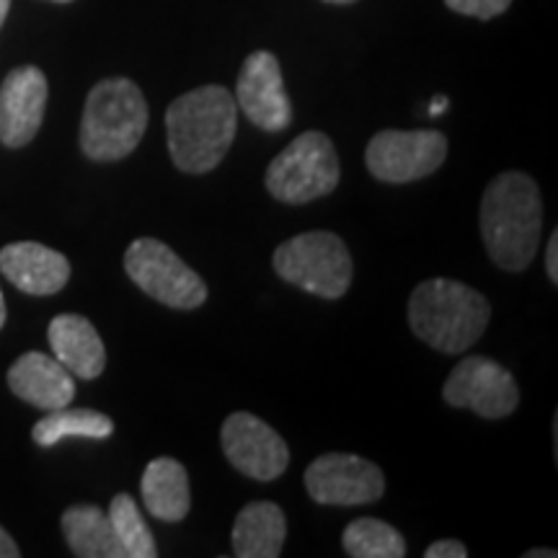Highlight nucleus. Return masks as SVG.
Returning <instances> with one entry per match:
<instances>
[{
  "label": "nucleus",
  "instance_id": "nucleus-1",
  "mask_svg": "<svg viewBox=\"0 0 558 558\" xmlns=\"http://www.w3.org/2000/svg\"><path fill=\"white\" fill-rule=\"evenodd\" d=\"M481 239L505 271H525L535 259L543 230V199L533 177L505 171L481 197Z\"/></svg>",
  "mask_w": 558,
  "mask_h": 558
},
{
  "label": "nucleus",
  "instance_id": "nucleus-2",
  "mask_svg": "<svg viewBox=\"0 0 558 558\" xmlns=\"http://www.w3.org/2000/svg\"><path fill=\"white\" fill-rule=\"evenodd\" d=\"M239 130V104L222 86H202L179 96L166 111L169 153L179 171L202 177L218 169Z\"/></svg>",
  "mask_w": 558,
  "mask_h": 558
},
{
  "label": "nucleus",
  "instance_id": "nucleus-3",
  "mask_svg": "<svg viewBox=\"0 0 558 558\" xmlns=\"http://www.w3.org/2000/svg\"><path fill=\"white\" fill-rule=\"evenodd\" d=\"M488 318V300L458 279H427L409 300L411 331L442 354H463L471 349L484 337Z\"/></svg>",
  "mask_w": 558,
  "mask_h": 558
},
{
  "label": "nucleus",
  "instance_id": "nucleus-4",
  "mask_svg": "<svg viewBox=\"0 0 558 558\" xmlns=\"http://www.w3.org/2000/svg\"><path fill=\"white\" fill-rule=\"evenodd\" d=\"M148 130V101L137 83L107 78L90 88L81 120L83 156L99 163L128 158Z\"/></svg>",
  "mask_w": 558,
  "mask_h": 558
},
{
  "label": "nucleus",
  "instance_id": "nucleus-5",
  "mask_svg": "<svg viewBox=\"0 0 558 558\" xmlns=\"http://www.w3.org/2000/svg\"><path fill=\"white\" fill-rule=\"evenodd\" d=\"M271 264L279 279L324 300H339L354 277L347 243L331 230H311L279 243Z\"/></svg>",
  "mask_w": 558,
  "mask_h": 558
},
{
  "label": "nucleus",
  "instance_id": "nucleus-6",
  "mask_svg": "<svg viewBox=\"0 0 558 558\" xmlns=\"http://www.w3.org/2000/svg\"><path fill=\"white\" fill-rule=\"evenodd\" d=\"M341 166L337 148L324 132H303L271 160L267 190L284 205H308L339 186Z\"/></svg>",
  "mask_w": 558,
  "mask_h": 558
},
{
  "label": "nucleus",
  "instance_id": "nucleus-7",
  "mask_svg": "<svg viewBox=\"0 0 558 558\" xmlns=\"http://www.w3.org/2000/svg\"><path fill=\"white\" fill-rule=\"evenodd\" d=\"M128 277L145 295L177 311L199 308L207 300V284L177 251L158 239H135L124 254Z\"/></svg>",
  "mask_w": 558,
  "mask_h": 558
},
{
  "label": "nucleus",
  "instance_id": "nucleus-8",
  "mask_svg": "<svg viewBox=\"0 0 558 558\" xmlns=\"http://www.w3.org/2000/svg\"><path fill=\"white\" fill-rule=\"evenodd\" d=\"M448 158V137L437 130H383L367 143L369 173L386 184L432 177Z\"/></svg>",
  "mask_w": 558,
  "mask_h": 558
},
{
  "label": "nucleus",
  "instance_id": "nucleus-9",
  "mask_svg": "<svg viewBox=\"0 0 558 558\" xmlns=\"http://www.w3.org/2000/svg\"><path fill=\"white\" fill-rule=\"evenodd\" d=\"M445 403L456 409H471L484 418H505L520 407V388L512 373L497 360L465 357L452 367L442 386Z\"/></svg>",
  "mask_w": 558,
  "mask_h": 558
},
{
  "label": "nucleus",
  "instance_id": "nucleus-10",
  "mask_svg": "<svg viewBox=\"0 0 558 558\" xmlns=\"http://www.w3.org/2000/svg\"><path fill=\"white\" fill-rule=\"evenodd\" d=\"M311 499L326 507L373 505L386 494V476L373 460L349 452H326L305 471Z\"/></svg>",
  "mask_w": 558,
  "mask_h": 558
},
{
  "label": "nucleus",
  "instance_id": "nucleus-11",
  "mask_svg": "<svg viewBox=\"0 0 558 558\" xmlns=\"http://www.w3.org/2000/svg\"><path fill=\"white\" fill-rule=\"evenodd\" d=\"M222 452L235 471L254 481H275L288 471L290 450L279 432L248 411H235L220 432Z\"/></svg>",
  "mask_w": 558,
  "mask_h": 558
},
{
  "label": "nucleus",
  "instance_id": "nucleus-12",
  "mask_svg": "<svg viewBox=\"0 0 558 558\" xmlns=\"http://www.w3.org/2000/svg\"><path fill=\"white\" fill-rule=\"evenodd\" d=\"M235 104L256 128L282 132L292 122V104L284 94L282 68L271 52H254L243 62L235 83Z\"/></svg>",
  "mask_w": 558,
  "mask_h": 558
},
{
  "label": "nucleus",
  "instance_id": "nucleus-13",
  "mask_svg": "<svg viewBox=\"0 0 558 558\" xmlns=\"http://www.w3.org/2000/svg\"><path fill=\"white\" fill-rule=\"evenodd\" d=\"M45 73L34 65L11 70L0 86V143L5 148H24L41 128L47 109Z\"/></svg>",
  "mask_w": 558,
  "mask_h": 558
},
{
  "label": "nucleus",
  "instance_id": "nucleus-14",
  "mask_svg": "<svg viewBox=\"0 0 558 558\" xmlns=\"http://www.w3.org/2000/svg\"><path fill=\"white\" fill-rule=\"evenodd\" d=\"M0 271L26 295L47 298L68 284L70 262L45 243L19 241L0 251Z\"/></svg>",
  "mask_w": 558,
  "mask_h": 558
},
{
  "label": "nucleus",
  "instance_id": "nucleus-15",
  "mask_svg": "<svg viewBox=\"0 0 558 558\" xmlns=\"http://www.w3.org/2000/svg\"><path fill=\"white\" fill-rule=\"evenodd\" d=\"M9 388L41 411L68 407L75 399L70 369L45 352H26L9 369Z\"/></svg>",
  "mask_w": 558,
  "mask_h": 558
},
{
  "label": "nucleus",
  "instance_id": "nucleus-16",
  "mask_svg": "<svg viewBox=\"0 0 558 558\" xmlns=\"http://www.w3.org/2000/svg\"><path fill=\"white\" fill-rule=\"evenodd\" d=\"M47 339H50L52 357L62 362L73 378L96 380L107 367V349L88 318L62 313L52 318Z\"/></svg>",
  "mask_w": 558,
  "mask_h": 558
},
{
  "label": "nucleus",
  "instance_id": "nucleus-17",
  "mask_svg": "<svg viewBox=\"0 0 558 558\" xmlns=\"http://www.w3.org/2000/svg\"><path fill=\"white\" fill-rule=\"evenodd\" d=\"M140 494L153 518L160 522H181L190 514L192 488L190 473L173 458H156L145 465Z\"/></svg>",
  "mask_w": 558,
  "mask_h": 558
},
{
  "label": "nucleus",
  "instance_id": "nucleus-18",
  "mask_svg": "<svg viewBox=\"0 0 558 558\" xmlns=\"http://www.w3.org/2000/svg\"><path fill=\"white\" fill-rule=\"evenodd\" d=\"M288 520L275 501H251L233 525V554L239 558H277L282 554Z\"/></svg>",
  "mask_w": 558,
  "mask_h": 558
},
{
  "label": "nucleus",
  "instance_id": "nucleus-19",
  "mask_svg": "<svg viewBox=\"0 0 558 558\" xmlns=\"http://www.w3.org/2000/svg\"><path fill=\"white\" fill-rule=\"evenodd\" d=\"M62 535L78 558H128L109 514L96 505H75L62 514Z\"/></svg>",
  "mask_w": 558,
  "mask_h": 558
},
{
  "label": "nucleus",
  "instance_id": "nucleus-20",
  "mask_svg": "<svg viewBox=\"0 0 558 558\" xmlns=\"http://www.w3.org/2000/svg\"><path fill=\"white\" fill-rule=\"evenodd\" d=\"M114 435V422L94 409H54L47 411L32 429V439L39 448H52L68 437L107 439Z\"/></svg>",
  "mask_w": 558,
  "mask_h": 558
},
{
  "label": "nucleus",
  "instance_id": "nucleus-21",
  "mask_svg": "<svg viewBox=\"0 0 558 558\" xmlns=\"http://www.w3.org/2000/svg\"><path fill=\"white\" fill-rule=\"evenodd\" d=\"M341 546L352 558H403L407 541L388 522L375 518H362L349 522Z\"/></svg>",
  "mask_w": 558,
  "mask_h": 558
},
{
  "label": "nucleus",
  "instance_id": "nucleus-22",
  "mask_svg": "<svg viewBox=\"0 0 558 558\" xmlns=\"http://www.w3.org/2000/svg\"><path fill=\"white\" fill-rule=\"evenodd\" d=\"M109 522L114 527L117 541L128 558H156L158 548L153 541L148 525H145L143 512H140L135 499L130 494H117L109 505Z\"/></svg>",
  "mask_w": 558,
  "mask_h": 558
},
{
  "label": "nucleus",
  "instance_id": "nucleus-23",
  "mask_svg": "<svg viewBox=\"0 0 558 558\" xmlns=\"http://www.w3.org/2000/svg\"><path fill=\"white\" fill-rule=\"evenodd\" d=\"M445 3L456 13H463V16L488 21L505 13L512 0H445Z\"/></svg>",
  "mask_w": 558,
  "mask_h": 558
},
{
  "label": "nucleus",
  "instance_id": "nucleus-24",
  "mask_svg": "<svg viewBox=\"0 0 558 558\" xmlns=\"http://www.w3.org/2000/svg\"><path fill=\"white\" fill-rule=\"evenodd\" d=\"M427 558H469V548L460 541H437L424 550Z\"/></svg>",
  "mask_w": 558,
  "mask_h": 558
},
{
  "label": "nucleus",
  "instance_id": "nucleus-25",
  "mask_svg": "<svg viewBox=\"0 0 558 558\" xmlns=\"http://www.w3.org/2000/svg\"><path fill=\"white\" fill-rule=\"evenodd\" d=\"M546 271H548L550 282L558 284V230L550 233V241L546 248Z\"/></svg>",
  "mask_w": 558,
  "mask_h": 558
},
{
  "label": "nucleus",
  "instance_id": "nucleus-26",
  "mask_svg": "<svg viewBox=\"0 0 558 558\" xmlns=\"http://www.w3.org/2000/svg\"><path fill=\"white\" fill-rule=\"evenodd\" d=\"M21 550L16 546V541L5 533V527H0V558H19Z\"/></svg>",
  "mask_w": 558,
  "mask_h": 558
},
{
  "label": "nucleus",
  "instance_id": "nucleus-27",
  "mask_svg": "<svg viewBox=\"0 0 558 558\" xmlns=\"http://www.w3.org/2000/svg\"><path fill=\"white\" fill-rule=\"evenodd\" d=\"M448 107H450V101L445 99V96H435L429 104V117H439L442 111H448Z\"/></svg>",
  "mask_w": 558,
  "mask_h": 558
},
{
  "label": "nucleus",
  "instance_id": "nucleus-28",
  "mask_svg": "<svg viewBox=\"0 0 558 558\" xmlns=\"http://www.w3.org/2000/svg\"><path fill=\"white\" fill-rule=\"evenodd\" d=\"M558 554L556 550H550V548H541V550H527L525 554V558H556Z\"/></svg>",
  "mask_w": 558,
  "mask_h": 558
},
{
  "label": "nucleus",
  "instance_id": "nucleus-29",
  "mask_svg": "<svg viewBox=\"0 0 558 558\" xmlns=\"http://www.w3.org/2000/svg\"><path fill=\"white\" fill-rule=\"evenodd\" d=\"M9 9H11V0H0V26L5 24V16H9Z\"/></svg>",
  "mask_w": 558,
  "mask_h": 558
},
{
  "label": "nucleus",
  "instance_id": "nucleus-30",
  "mask_svg": "<svg viewBox=\"0 0 558 558\" xmlns=\"http://www.w3.org/2000/svg\"><path fill=\"white\" fill-rule=\"evenodd\" d=\"M5 316H9V311H5V300H3V292H0V329H3V324H5Z\"/></svg>",
  "mask_w": 558,
  "mask_h": 558
},
{
  "label": "nucleus",
  "instance_id": "nucleus-31",
  "mask_svg": "<svg viewBox=\"0 0 558 558\" xmlns=\"http://www.w3.org/2000/svg\"><path fill=\"white\" fill-rule=\"evenodd\" d=\"M326 3H337V5H347V3H354V0H326Z\"/></svg>",
  "mask_w": 558,
  "mask_h": 558
},
{
  "label": "nucleus",
  "instance_id": "nucleus-32",
  "mask_svg": "<svg viewBox=\"0 0 558 558\" xmlns=\"http://www.w3.org/2000/svg\"><path fill=\"white\" fill-rule=\"evenodd\" d=\"M52 3H70V0H52Z\"/></svg>",
  "mask_w": 558,
  "mask_h": 558
}]
</instances>
